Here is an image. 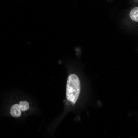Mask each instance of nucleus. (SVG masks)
I'll list each match as a JSON object with an SVG mask.
<instances>
[{
  "label": "nucleus",
  "instance_id": "2",
  "mask_svg": "<svg viewBox=\"0 0 138 138\" xmlns=\"http://www.w3.org/2000/svg\"><path fill=\"white\" fill-rule=\"evenodd\" d=\"M21 109L18 104H15L12 105L10 109V113L13 117L18 118L21 115Z\"/></svg>",
  "mask_w": 138,
  "mask_h": 138
},
{
  "label": "nucleus",
  "instance_id": "3",
  "mask_svg": "<svg viewBox=\"0 0 138 138\" xmlns=\"http://www.w3.org/2000/svg\"><path fill=\"white\" fill-rule=\"evenodd\" d=\"M129 15L130 18L134 21L138 22V7H135L130 11Z\"/></svg>",
  "mask_w": 138,
  "mask_h": 138
},
{
  "label": "nucleus",
  "instance_id": "4",
  "mask_svg": "<svg viewBox=\"0 0 138 138\" xmlns=\"http://www.w3.org/2000/svg\"><path fill=\"white\" fill-rule=\"evenodd\" d=\"M19 105L20 106L21 110L22 111H25L29 108V104L28 102L25 101H20L19 103Z\"/></svg>",
  "mask_w": 138,
  "mask_h": 138
},
{
  "label": "nucleus",
  "instance_id": "1",
  "mask_svg": "<svg viewBox=\"0 0 138 138\" xmlns=\"http://www.w3.org/2000/svg\"><path fill=\"white\" fill-rule=\"evenodd\" d=\"M80 90V83L78 77L75 74H71L68 76L67 81V99L74 104L78 98Z\"/></svg>",
  "mask_w": 138,
  "mask_h": 138
}]
</instances>
